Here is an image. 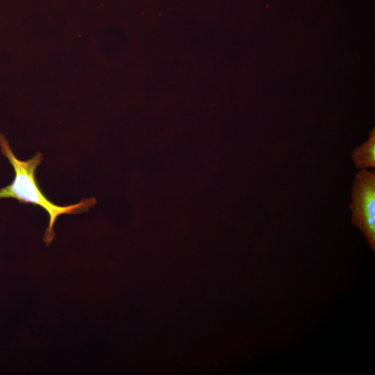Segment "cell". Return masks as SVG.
<instances>
[{
    "label": "cell",
    "instance_id": "obj_1",
    "mask_svg": "<svg viewBox=\"0 0 375 375\" xmlns=\"http://www.w3.org/2000/svg\"><path fill=\"white\" fill-rule=\"evenodd\" d=\"M0 150L8 159L15 171L12 183L0 188V199L12 198L20 203L38 206L47 211L49 217V225L43 240L47 244L54 239L53 226L56 219L63 214H79L87 211L96 203L94 198L83 199L78 203L60 206L51 202L42 192L35 177L37 167L42 161L40 152L27 160L18 159L12 152L9 142L0 133Z\"/></svg>",
    "mask_w": 375,
    "mask_h": 375
},
{
    "label": "cell",
    "instance_id": "obj_2",
    "mask_svg": "<svg viewBox=\"0 0 375 375\" xmlns=\"http://www.w3.org/2000/svg\"><path fill=\"white\" fill-rule=\"evenodd\" d=\"M351 210V222L364 235L375 251V171L360 169L354 176Z\"/></svg>",
    "mask_w": 375,
    "mask_h": 375
},
{
    "label": "cell",
    "instance_id": "obj_3",
    "mask_svg": "<svg viewBox=\"0 0 375 375\" xmlns=\"http://www.w3.org/2000/svg\"><path fill=\"white\" fill-rule=\"evenodd\" d=\"M351 158L358 169H367L375 167V133L373 129L368 139L356 147L351 153Z\"/></svg>",
    "mask_w": 375,
    "mask_h": 375
}]
</instances>
